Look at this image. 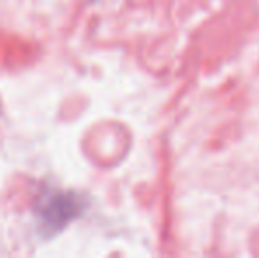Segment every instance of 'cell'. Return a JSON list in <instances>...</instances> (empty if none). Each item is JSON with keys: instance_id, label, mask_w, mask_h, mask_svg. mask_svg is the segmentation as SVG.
I'll return each instance as SVG.
<instances>
[{"instance_id": "cell-1", "label": "cell", "mask_w": 259, "mask_h": 258, "mask_svg": "<svg viewBox=\"0 0 259 258\" xmlns=\"http://www.w3.org/2000/svg\"><path fill=\"white\" fill-rule=\"evenodd\" d=\"M81 200L71 191L46 190L35 203V217L41 225V230H48L53 234L67 227L74 217L81 214Z\"/></svg>"}]
</instances>
